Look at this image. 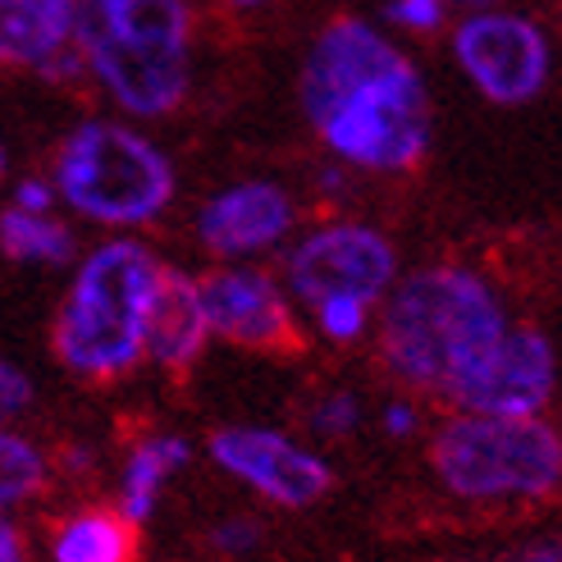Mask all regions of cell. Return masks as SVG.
I'll list each match as a JSON object with an SVG mask.
<instances>
[{"mask_svg":"<svg viewBox=\"0 0 562 562\" xmlns=\"http://www.w3.org/2000/svg\"><path fill=\"white\" fill-rule=\"evenodd\" d=\"M0 251L10 261H33V266H69L74 261V234L65 229L50 211H19L10 206L0 215Z\"/></svg>","mask_w":562,"mask_h":562,"instance_id":"17","label":"cell"},{"mask_svg":"<svg viewBox=\"0 0 562 562\" xmlns=\"http://www.w3.org/2000/svg\"><path fill=\"white\" fill-rule=\"evenodd\" d=\"M78 50L128 115H170L188 97L183 0H78Z\"/></svg>","mask_w":562,"mask_h":562,"instance_id":"3","label":"cell"},{"mask_svg":"<svg viewBox=\"0 0 562 562\" xmlns=\"http://www.w3.org/2000/svg\"><path fill=\"white\" fill-rule=\"evenodd\" d=\"M430 467L439 485L467 503L553 498L562 481V439L540 416L462 412L435 435Z\"/></svg>","mask_w":562,"mask_h":562,"instance_id":"5","label":"cell"},{"mask_svg":"<svg viewBox=\"0 0 562 562\" xmlns=\"http://www.w3.org/2000/svg\"><path fill=\"white\" fill-rule=\"evenodd\" d=\"M558 389V352L536 325L503 329V339L443 393L448 403L481 416H540Z\"/></svg>","mask_w":562,"mask_h":562,"instance_id":"9","label":"cell"},{"mask_svg":"<svg viewBox=\"0 0 562 562\" xmlns=\"http://www.w3.org/2000/svg\"><path fill=\"white\" fill-rule=\"evenodd\" d=\"M393 279H398V257L380 229L367 224H325L306 234L289 257V284L306 306H321L329 297H361L380 302Z\"/></svg>","mask_w":562,"mask_h":562,"instance_id":"7","label":"cell"},{"mask_svg":"<svg viewBox=\"0 0 562 562\" xmlns=\"http://www.w3.org/2000/svg\"><path fill=\"white\" fill-rule=\"evenodd\" d=\"M398 27H412V33H435V27L443 23L448 5L443 0H389V10H384Z\"/></svg>","mask_w":562,"mask_h":562,"instance_id":"21","label":"cell"},{"mask_svg":"<svg viewBox=\"0 0 562 562\" xmlns=\"http://www.w3.org/2000/svg\"><path fill=\"white\" fill-rule=\"evenodd\" d=\"M0 562H27V549H23V536L10 526V521H0Z\"/></svg>","mask_w":562,"mask_h":562,"instance_id":"26","label":"cell"},{"mask_svg":"<svg viewBox=\"0 0 562 562\" xmlns=\"http://www.w3.org/2000/svg\"><path fill=\"white\" fill-rule=\"evenodd\" d=\"M160 284V261L143 243H105L78 266V279L55 321V352L74 375L115 380L143 361L147 312Z\"/></svg>","mask_w":562,"mask_h":562,"instance_id":"4","label":"cell"},{"mask_svg":"<svg viewBox=\"0 0 562 562\" xmlns=\"http://www.w3.org/2000/svg\"><path fill=\"white\" fill-rule=\"evenodd\" d=\"M211 458L279 508H312L316 498L334 490V471L312 448H297L279 430L229 426L211 439Z\"/></svg>","mask_w":562,"mask_h":562,"instance_id":"10","label":"cell"},{"mask_svg":"<svg viewBox=\"0 0 562 562\" xmlns=\"http://www.w3.org/2000/svg\"><path fill=\"white\" fill-rule=\"evenodd\" d=\"M453 55L494 105H521L549 82V42L521 14H467L453 33Z\"/></svg>","mask_w":562,"mask_h":562,"instance_id":"8","label":"cell"},{"mask_svg":"<svg viewBox=\"0 0 562 562\" xmlns=\"http://www.w3.org/2000/svg\"><path fill=\"white\" fill-rule=\"evenodd\" d=\"M188 453H192V448L179 435H151V439H143L128 453L124 475H120V513L133 526L156 513L165 481H170V475L188 462Z\"/></svg>","mask_w":562,"mask_h":562,"instance_id":"15","label":"cell"},{"mask_svg":"<svg viewBox=\"0 0 562 562\" xmlns=\"http://www.w3.org/2000/svg\"><path fill=\"white\" fill-rule=\"evenodd\" d=\"M357 420H361V403L352 398V393H329V398H321L316 412H312V426H316V435H325V439L348 435Z\"/></svg>","mask_w":562,"mask_h":562,"instance_id":"20","label":"cell"},{"mask_svg":"<svg viewBox=\"0 0 562 562\" xmlns=\"http://www.w3.org/2000/svg\"><path fill=\"white\" fill-rule=\"evenodd\" d=\"M0 175H5V147H0Z\"/></svg>","mask_w":562,"mask_h":562,"instance_id":"30","label":"cell"},{"mask_svg":"<svg viewBox=\"0 0 562 562\" xmlns=\"http://www.w3.org/2000/svg\"><path fill=\"white\" fill-rule=\"evenodd\" d=\"M27 403H33V380L14 361H0V426L14 420L19 412H27Z\"/></svg>","mask_w":562,"mask_h":562,"instance_id":"22","label":"cell"},{"mask_svg":"<svg viewBox=\"0 0 562 562\" xmlns=\"http://www.w3.org/2000/svg\"><path fill=\"white\" fill-rule=\"evenodd\" d=\"M211 544H215L220 553H251V549L261 544V530H257V521L234 517V521H220V526L211 530Z\"/></svg>","mask_w":562,"mask_h":562,"instance_id":"23","label":"cell"},{"mask_svg":"<svg viewBox=\"0 0 562 562\" xmlns=\"http://www.w3.org/2000/svg\"><path fill=\"white\" fill-rule=\"evenodd\" d=\"M55 188L78 215L97 224H147L175 202V170L143 133L88 120L65 137Z\"/></svg>","mask_w":562,"mask_h":562,"instance_id":"6","label":"cell"},{"mask_svg":"<svg viewBox=\"0 0 562 562\" xmlns=\"http://www.w3.org/2000/svg\"><path fill=\"white\" fill-rule=\"evenodd\" d=\"M206 339L211 329L202 316V297H196V279L160 266V284H156L147 334H143V357H151L165 371H188L202 357Z\"/></svg>","mask_w":562,"mask_h":562,"instance_id":"14","label":"cell"},{"mask_svg":"<svg viewBox=\"0 0 562 562\" xmlns=\"http://www.w3.org/2000/svg\"><path fill=\"white\" fill-rule=\"evenodd\" d=\"M133 521L110 508L69 517L50 540V562H133Z\"/></svg>","mask_w":562,"mask_h":562,"instance_id":"16","label":"cell"},{"mask_svg":"<svg viewBox=\"0 0 562 562\" xmlns=\"http://www.w3.org/2000/svg\"><path fill=\"white\" fill-rule=\"evenodd\" d=\"M78 0H0V65L37 69L46 78H74L82 69Z\"/></svg>","mask_w":562,"mask_h":562,"instance_id":"13","label":"cell"},{"mask_svg":"<svg viewBox=\"0 0 562 562\" xmlns=\"http://www.w3.org/2000/svg\"><path fill=\"white\" fill-rule=\"evenodd\" d=\"M384 297L380 357L420 393H448L508 329L498 293L462 266L412 270Z\"/></svg>","mask_w":562,"mask_h":562,"instance_id":"2","label":"cell"},{"mask_svg":"<svg viewBox=\"0 0 562 562\" xmlns=\"http://www.w3.org/2000/svg\"><path fill=\"white\" fill-rule=\"evenodd\" d=\"M234 5H261V0H234Z\"/></svg>","mask_w":562,"mask_h":562,"instance_id":"29","label":"cell"},{"mask_svg":"<svg viewBox=\"0 0 562 562\" xmlns=\"http://www.w3.org/2000/svg\"><path fill=\"white\" fill-rule=\"evenodd\" d=\"M289 229H293V196L266 179L215 192L202 206V215H196V238H202V247L220 261L266 251Z\"/></svg>","mask_w":562,"mask_h":562,"instance_id":"12","label":"cell"},{"mask_svg":"<svg viewBox=\"0 0 562 562\" xmlns=\"http://www.w3.org/2000/svg\"><path fill=\"white\" fill-rule=\"evenodd\" d=\"M508 562H562V558H558V540H540V544H530V549L513 553Z\"/></svg>","mask_w":562,"mask_h":562,"instance_id":"27","label":"cell"},{"mask_svg":"<svg viewBox=\"0 0 562 562\" xmlns=\"http://www.w3.org/2000/svg\"><path fill=\"white\" fill-rule=\"evenodd\" d=\"M46 485V458L33 439L0 430V513L33 498Z\"/></svg>","mask_w":562,"mask_h":562,"instance_id":"18","label":"cell"},{"mask_svg":"<svg viewBox=\"0 0 562 562\" xmlns=\"http://www.w3.org/2000/svg\"><path fill=\"white\" fill-rule=\"evenodd\" d=\"M50 202H55V192H50V183H42V179H23L19 192H14V206H19V211H37V215H46Z\"/></svg>","mask_w":562,"mask_h":562,"instance_id":"24","label":"cell"},{"mask_svg":"<svg viewBox=\"0 0 562 562\" xmlns=\"http://www.w3.org/2000/svg\"><path fill=\"white\" fill-rule=\"evenodd\" d=\"M384 430H389L393 439L412 435V430H416V407H412V403H389V407H384Z\"/></svg>","mask_w":562,"mask_h":562,"instance_id":"25","label":"cell"},{"mask_svg":"<svg viewBox=\"0 0 562 562\" xmlns=\"http://www.w3.org/2000/svg\"><path fill=\"white\" fill-rule=\"evenodd\" d=\"M443 5H453V10H471V14H481V10H494L498 0H443Z\"/></svg>","mask_w":562,"mask_h":562,"instance_id":"28","label":"cell"},{"mask_svg":"<svg viewBox=\"0 0 562 562\" xmlns=\"http://www.w3.org/2000/svg\"><path fill=\"white\" fill-rule=\"evenodd\" d=\"M316 321H321V334L334 344H352L361 339V329H367L371 321V302H361V297H329L321 306H312Z\"/></svg>","mask_w":562,"mask_h":562,"instance_id":"19","label":"cell"},{"mask_svg":"<svg viewBox=\"0 0 562 562\" xmlns=\"http://www.w3.org/2000/svg\"><path fill=\"white\" fill-rule=\"evenodd\" d=\"M302 110L334 156L371 175H403L430 147L426 82L367 19H334L312 42Z\"/></svg>","mask_w":562,"mask_h":562,"instance_id":"1","label":"cell"},{"mask_svg":"<svg viewBox=\"0 0 562 562\" xmlns=\"http://www.w3.org/2000/svg\"><path fill=\"white\" fill-rule=\"evenodd\" d=\"M196 297H202L206 329L238 348L289 352L302 344L284 289L261 270H211L196 279Z\"/></svg>","mask_w":562,"mask_h":562,"instance_id":"11","label":"cell"}]
</instances>
